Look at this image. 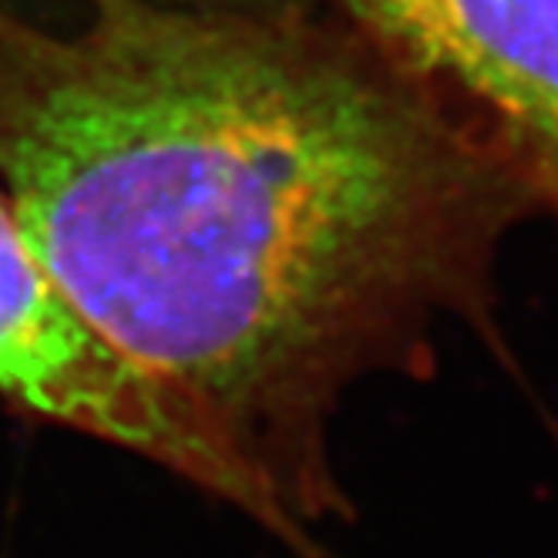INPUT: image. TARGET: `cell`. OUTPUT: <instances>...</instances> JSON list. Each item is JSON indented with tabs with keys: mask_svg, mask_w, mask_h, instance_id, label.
I'll use <instances>...</instances> for the list:
<instances>
[{
	"mask_svg": "<svg viewBox=\"0 0 558 558\" xmlns=\"http://www.w3.org/2000/svg\"><path fill=\"white\" fill-rule=\"evenodd\" d=\"M0 192L68 300L279 482L272 437L482 259L492 166L364 34L0 4Z\"/></svg>",
	"mask_w": 558,
	"mask_h": 558,
	"instance_id": "6da1fadb",
	"label": "cell"
},
{
	"mask_svg": "<svg viewBox=\"0 0 558 558\" xmlns=\"http://www.w3.org/2000/svg\"><path fill=\"white\" fill-rule=\"evenodd\" d=\"M0 397L203 485L296 535L276 477L77 310L0 192Z\"/></svg>",
	"mask_w": 558,
	"mask_h": 558,
	"instance_id": "7a4b0ae2",
	"label": "cell"
},
{
	"mask_svg": "<svg viewBox=\"0 0 558 558\" xmlns=\"http://www.w3.org/2000/svg\"><path fill=\"white\" fill-rule=\"evenodd\" d=\"M424 88L498 125L511 162L558 209V0H330Z\"/></svg>",
	"mask_w": 558,
	"mask_h": 558,
	"instance_id": "3957f363",
	"label": "cell"
}]
</instances>
